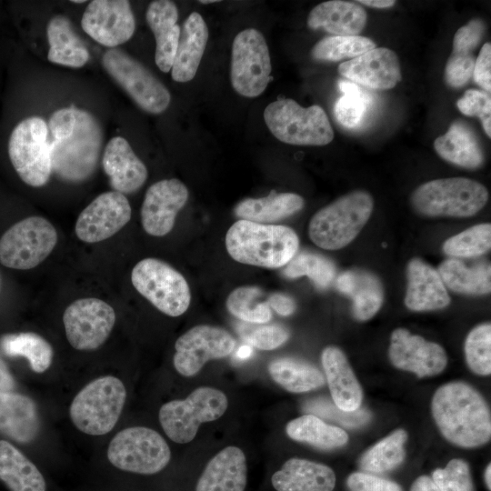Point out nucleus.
Instances as JSON below:
<instances>
[{
    "label": "nucleus",
    "instance_id": "62",
    "mask_svg": "<svg viewBox=\"0 0 491 491\" xmlns=\"http://www.w3.org/2000/svg\"><path fill=\"white\" fill-rule=\"evenodd\" d=\"M199 2H200L201 4H211V3H217V2H219V1H216V0H206V1L201 0V1H199Z\"/></svg>",
    "mask_w": 491,
    "mask_h": 491
},
{
    "label": "nucleus",
    "instance_id": "22",
    "mask_svg": "<svg viewBox=\"0 0 491 491\" xmlns=\"http://www.w3.org/2000/svg\"><path fill=\"white\" fill-rule=\"evenodd\" d=\"M102 165L113 191L123 195L137 191L147 179L146 166L122 136H115L107 142Z\"/></svg>",
    "mask_w": 491,
    "mask_h": 491
},
{
    "label": "nucleus",
    "instance_id": "26",
    "mask_svg": "<svg viewBox=\"0 0 491 491\" xmlns=\"http://www.w3.org/2000/svg\"><path fill=\"white\" fill-rule=\"evenodd\" d=\"M145 19L155 38V64L167 73L172 68L180 36L181 29L176 24L178 9L169 0L153 1L147 7Z\"/></svg>",
    "mask_w": 491,
    "mask_h": 491
},
{
    "label": "nucleus",
    "instance_id": "18",
    "mask_svg": "<svg viewBox=\"0 0 491 491\" xmlns=\"http://www.w3.org/2000/svg\"><path fill=\"white\" fill-rule=\"evenodd\" d=\"M131 214L125 195L116 191L102 193L79 214L75 225V235L85 243L108 239L130 221Z\"/></svg>",
    "mask_w": 491,
    "mask_h": 491
},
{
    "label": "nucleus",
    "instance_id": "37",
    "mask_svg": "<svg viewBox=\"0 0 491 491\" xmlns=\"http://www.w3.org/2000/svg\"><path fill=\"white\" fill-rule=\"evenodd\" d=\"M286 432L295 441L322 449L340 447L348 441V435L344 429L331 426L312 414L289 421Z\"/></svg>",
    "mask_w": 491,
    "mask_h": 491
},
{
    "label": "nucleus",
    "instance_id": "27",
    "mask_svg": "<svg viewBox=\"0 0 491 491\" xmlns=\"http://www.w3.org/2000/svg\"><path fill=\"white\" fill-rule=\"evenodd\" d=\"M276 491H333L336 475L329 466L303 458H290L271 477Z\"/></svg>",
    "mask_w": 491,
    "mask_h": 491
},
{
    "label": "nucleus",
    "instance_id": "8",
    "mask_svg": "<svg viewBox=\"0 0 491 491\" xmlns=\"http://www.w3.org/2000/svg\"><path fill=\"white\" fill-rule=\"evenodd\" d=\"M106 456L115 469L139 476H154L170 462L171 450L163 436L145 426L119 431L111 440Z\"/></svg>",
    "mask_w": 491,
    "mask_h": 491
},
{
    "label": "nucleus",
    "instance_id": "28",
    "mask_svg": "<svg viewBox=\"0 0 491 491\" xmlns=\"http://www.w3.org/2000/svg\"><path fill=\"white\" fill-rule=\"evenodd\" d=\"M208 40V28L197 12L185 19L180 31L178 45L171 68L173 80L185 83L192 80L198 69Z\"/></svg>",
    "mask_w": 491,
    "mask_h": 491
},
{
    "label": "nucleus",
    "instance_id": "32",
    "mask_svg": "<svg viewBox=\"0 0 491 491\" xmlns=\"http://www.w3.org/2000/svg\"><path fill=\"white\" fill-rule=\"evenodd\" d=\"M0 481L9 491H48L39 468L5 440H0Z\"/></svg>",
    "mask_w": 491,
    "mask_h": 491
},
{
    "label": "nucleus",
    "instance_id": "57",
    "mask_svg": "<svg viewBox=\"0 0 491 491\" xmlns=\"http://www.w3.org/2000/svg\"><path fill=\"white\" fill-rule=\"evenodd\" d=\"M267 303L270 308L283 316L292 315L296 308L295 300L291 296L282 293L272 294L268 297Z\"/></svg>",
    "mask_w": 491,
    "mask_h": 491
},
{
    "label": "nucleus",
    "instance_id": "36",
    "mask_svg": "<svg viewBox=\"0 0 491 491\" xmlns=\"http://www.w3.org/2000/svg\"><path fill=\"white\" fill-rule=\"evenodd\" d=\"M271 378L291 393L308 392L325 385V376L313 365L292 357H280L268 365Z\"/></svg>",
    "mask_w": 491,
    "mask_h": 491
},
{
    "label": "nucleus",
    "instance_id": "43",
    "mask_svg": "<svg viewBox=\"0 0 491 491\" xmlns=\"http://www.w3.org/2000/svg\"><path fill=\"white\" fill-rule=\"evenodd\" d=\"M491 247V225L471 226L445 241L443 251L453 257L468 258L487 253Z\"/></svg>",
    "mask_w": 491,
    "mask_h": 491
},
{
    "label": "nucleus",
    "instance_id": "9",
    "mask_svg": "<svg viewBox=\"0 0 491 491\" xmlns=\"http://www.w3.org/2000/svg\"><path fill=\"white\" fill-rule=\"evenodd\" d=\"M228 406L225 394L216 388L201 386L186 398L164 404L158 414L165 435L174 442L192 441L201 424L220 418Z\"/></svg>",
    "mask_w": 491,
    "mask_h": 491
},
{
    "label": "nucleus",
    "instance_id": "30",
    "mask_svg": "<svg viewBox=\"0 0 491 491\" xmlns=\"http://www.w3.org/2000/svg\"><path fill=\"white\" fill-rule=\"evenodd\" d=\"M336 286L352 299V313L359 321L372 318L383 304V285L376 275L367 271H345L337 276Z\"/></svg>",
    "mask_w": 491,
    "mask_h": 491
},
{
    "label": "nucleus",
    "instance_id": "7",
    "mask_svg": "<svg viewBox=\"0 0 491 491\" xmlns=\"http://www.w3.org/2000/svg\"><path fill=\"white\" fill-rule=\"evenodd\" d=\"M264 119L274 136L286 144L326 145L334 139L329 119L317 105L303 107L293 99H278L266 107Z\"/></svg>",
    "mask_w": 491,
    "mask_h": 491
},
{
    "label": "nucleus",
    "instance_id": "17",
    "mask_svg": "<svg viewBox=\"0 0 491 491\" xmlns=\"http://www.w3.org/2000/svg\"><path fill=\"white\" fill-rule=\"evenodd\" d=\"M81 26L98 44L115 48L133 36L135 20L126 0H94L82 15Z\"/></svg>",
    "mask_w": 491,
    "mask_h": 491
},
{
    "label": "nucleus",
    "instance_id": "35",
    "mask_svg": "<svg viewBox=\"0 0 491 491\" xmlns=\"http://www.w3.org/2000/svg\"><path fill=\"white\" fill-rule=\"evenodd\" d=\"M437 272L450 290L465 294L481 296L491 290V267L488 263L469 266L456 258L443 261Z\"/></svg>",
    "mask_w": 491,
    "mask_h": 491
},
{
    "label": "nucleus",
    "instance_id": "39",
    "mask_svg": "<svg viewBox=\"0 0 491 491\" xmlns=\"http://www.w3.org/2000/svg\"><path fill=\"white\" fill-rule=\"evenodd\" d=\"M407 434L397 429L366 450L359 460L360 467L367 472L383 473L398 466L404 460V445Z\"/></svg>",
    "mask_w": 491,
    "mask_h": 491
},
{
    "label": "nucleus",
    "instance_id": "49",
    "mask_svg": "<svg viewBox=\"0 0 491 491\" xmlns=\"http://www.w3.org/2000/svg\"><path fill=\"white\" fill-rule=\"evenodd\" d=\"M476 58L473 53L451 52L444 73L446 85L453 88L464 86L473 75Z\"/></svg>",
    "mask_w": 491,
    "mask_h": 491
},
{
    "label": "nucleus",
    "instance_id": "11",
    "mask_svg": "<svg viewBox=\"0 0 491 491\" xmlns=\"http://www.w3.org/2000/svg\"><path fill=\"white\" fill-rule=\"evenodd\" d=\"M135 290L169 316H179L189 307L191 293L181 273L157 258L139 261L131 273Z\"/></svg>",
    "mask_w": 491,
    "mask_h": 491
},
{
    "label": "nucleus",
    "instance_id": "34",
    "mask_svg": "<svg viewBox=\"0 0 491 491\" xmlns=\"http://www.w3.org/2000/svg\"><path fill=\"white\" fill-rule=\"evenodd\" d=\"M304 205L303 197L297 194L273 192L266 197L242 200L234 212L240 219L266 225L291 216Z\"/></svg>",
    "mask_w": 491,
    "mask_h": 491
},
{
    "label": "nucleus",
    "instance_id": "31",
    "mask_svg": "<svg viewBox=\"0 0 491 491\" xmlns=\"http://www.w3.org/2000/svg\"><path fill=\"white\" fill-rule=\"evenodd\" d=\"M365 9L356 3L331 0L315 6L308 15L311 29H323L334 35H358L366 23Z\"/></svg>",
    "mask_w": 491,
    "mask_h": 491
},
{
    "label": "nucleus",
    "instance_id": "6",
    "mask_svg": "<svg viewBox=\"0 0 491 491\" xmlns=\"http://www.w3.org/2000/svg\"><path fill=\"white\" fill-rule=\"evenodd\" d=\"M126 398L123 382L113 376L95 378L74 397L69 416L75 426L90 436L109 433L116 425Z\"/></svg>",
    "mask_w": 491,
    "mask_h": 491
},
{
    "label": "nucleus",
    "instance_id": "51",
    "mask_svg": "<svg viewBox=\"0 0 491 491\" xmlns=\"http://www.w3.org/2000/svg\"><path fill=\"white\" fill-rule=\"evenodd\" d=\"M290 336L286 328L279 325L262 326L255 329L247 341L260 350H273L285 344Z\"/></svg>",
    "mask_w": 491,
    "mask_h": 491
},
{
    "label": "nucleus",
    "instance_id": "58",
    "mask_svg": "<svg viewBox=\"0 0 491 491\" xmlns=\"http://www.w3.org/2000/svg\"><path fill=\"white\" fill-rule=\"evenodd\" d=\"M15 387V378L0 356V392H11Z\"/></svg>",
    "mask_w": 491,
    "mask_h": 491
},
{
    "label": "nucleus",
    "instance_id": "14",
    "mask_svg": "<svg viewBox=\"0 0 491 491\" xmlns=\"http://www.w3.org/2000/svg\"><path fill=\"white\" fill-rule=\"evenodd\" d=\"M272 66L267 44L261 32L247 28L232 44L230 80L233 88L246 97H256L270 81Z\"/></svg>",
    "mask_w": 491,
    "mask_h": 491
},
{
    "label": "nucleus",
    "instance_id": "16",
    "mask_svg": "<svg viewBox=\"0 0 491 491\" xmlns=\"http://www.w3.org/2000/svg\"><path fill=\"white\" fill-rule=\"evenodd\" d=\"M235 344L234 336L224 328L209 325L193 326L175 341L174 366L180 375L193 376L206 362L231 355Z\"/></svg>",
    "mask_w": 491,
    "mask_h": 491
},
{
    "label": "nucleus",
    "instance_id": "42",
    "mask_svg": "<svg viewBox=\"0 0 491 491\" xmlns=\"http://www.w3.org/2000/svg\"><path fill=\"white\" fill-rule=\"evenodd\" d=\"M283 275L287 278L308 276L319 288H326L334 281L336 266L326 257L309 252H302L286 265Z\"/></svg>",
    "mask_w": 491,
    "mask_h": 491
},
{
    "label": "nucleus",
    "instance_id": "10",
    "mask_svg": "<svg viewBox=\"0 0 491 491\" xmlns=\"http://www.w3.org/2000/svg\"><path fill=\"white\" fill-rule=\"evenodd\" d=\"M8 155L23 182L33 187L45 185L52 173L46 122L41 117L30 116L18 123L8 140Z\"/></svg>",
    "mask_w": 491,
    "mask_h": 491
},
{
    "label": "nucleus",
    "instance_id": "25",
    "mask_svg": "<svg viewBox=\"0 0 491 491\" xmlns=\"http://www.w3.org/2000/svg\"><path fill=\"white\" fill-rule=\"evenodd\" d=\"M321 361L334 404L345 411L358 409L363 399L362 387L344 352L328 346L322 351Z\"/></svg>",
    "mask_w": 491,
    "mask_h": 491
},
{
    "label": "nucleus",
    "instance_id": "47",
    "mask_svg": "<svg viewBox=\"0 0 491 491\" xmlns=\"http://www.w3.org/2000/svg\"><path fill=\"white\" fill-rule=\"evenodd\" d=\"M432 479L440 491H474L468 465L455 458L445 468H437Z\"/></svg>",
    "mask_w": 491,
    "mask_h": 491
},
{
    "label": "nucleus",
    "instance_id": "41",
    "mask_svg": "<svg viewBox=\"0 0 491 491\" xmlns=\"http://www.w3.org/2000/svg\"><path fill=\"white\" fill-rule=\"evenodd\" d=\"M376 47L367 37L360 35H332L319 40L311 50L317 61L336 62L353 59Z\"/></svg>",
    "mask_w": 491,
    "mask_h": 491
},
{
    "label": "nucleus",
    "instance_id": "61",
    "mask_svg": "<svg viewBox=\"0 0 491 491\" xmlns=\"http://www.w3.org/2000/svg\"><path fill=\"white\" fill-rule=\"evenodd\" d=\"M490 476H491V466L490 464L486 466V472H485V481H486V485L488 488V490L490 491L491 489V479H490Z\"/></svg>",
    "mask_w": 491,
    "mask_h": 491
},
{
    "label": "nucleus",
    "instance_id": "33",
    "mask_svg": "<svg viewBox=\"0 0 491 491\" xmlns=\"http://www.w3.org/2000/svg\"><path fill=\"white\" fill-rule=\"evenodd\" d=\"M434 148L441 158L463 168L476 169L484 162L476 135L462 122H454L446 133L435 140Z\"/></svg>",
    "mask_w": 491,
    "mask_h": 491
},
{
    "label": "nucleus",
    "instance_id": "55",
    "mask_svg": "<svg viewBox=\"0 0 491 491\" xmlns=\"http://www.w3.org/2000/svg\"><path fill=\"white\" fill-rule=\"evenodd\" d=\"M47 59L54 64L79 68L88 62L89 52L85 45H77L57 50L49 49Z\"/></svg>",
    "mask_w": 491,
    "mask_h": 491
},
{
    "label": "nucleus",
    "instance_id": "1",
    "mask_svg": "<svg viewBox=\"0 0 491 491\" xmlns=\"http://www.w3.org/2000/svg\"><path fill=\"white\" fill-rule=\"evenodd\" d=\"M433 417L450 443L466 448L477 447L491 438V415L483 396L465 382L441 386L431 402Z\"/></svg>",
    "mask_w": 491,
    "mask_h": 491
},
{
    "label": "nucleus",
    "instance_id": "44",
    "mask_svg": "<svg viewBox=\"0 0 491 491\" xmlns=\"http://www.w3.org/2000/svg\"><path fill=\"white\" fill-rule=\"evenodd\" d=\"M338 86L343 95L335 104V116L340 125L354 128L362 121L371 100L366 93L349 80L339 81Z\"/></svg>",
    "mask_w": 491,
    "mask_h": 491
},
{
    "label": "nucleus",
    "instance_id": "50",
    "mask_svg": "<svg viewBox=\"0 0 491 491\" xmlns=\"http://www.w3.org/2000/svg\"><path fill=\"white\" fill-rule=\"evenodd\" d=\"M46 36L49 49H65L72 46L85 45L74 30L71 21L65 15L52 17L46 25Z\"/></svg>",
    "mask_w": 491,
    "mask_h": 491
},
{
    "label": "nucleus",
    "instance_id": "48",
    "mask_svg": "<svg viewBox=\"0 0 491 491\" xmlns=\"http://www.w3.org/2000/svg\"><path fill=\"white\" fill-rule=\"evenodd\" d=\"M458 110L467 116H477L486 135L491 137V98L490 93L468 89L456 102Z\"/></svg>",
    "mask_w": 491,
    "mask_h": 491
},
{
    "label": "nucleus",
    "instance_id": "53",
    "mask_svg": "<svg viewBox=\"0 0 491 491\" xmlns=\"http://www.w3.org/2000/svg\"><path fill=\"white\" fill-rule=\"evenodd\" d=\"M76 123V108L63 107L55 111L48 123L51 141L67 138L74 131Z\"/></svg>",
    "mask_w": 491,
    "mask_h": 491
},
{
    "label": "nucleus",
    "instance_id": "29",
    "mask_svg": "<svg viewBox=\"0 0 491 491\" xmlns=\"http://www.w3.org/2000/svg\"><path fill=\"white\" fill-rule=\"evenodd\" d=\"M40 429L35 402L28 396L0 392V433L21 444L34 441Z\"/></svg>",
    "mask_w": 491,
    "mask_h": 491
},
{
    "label": "nucleus",
    "instance_id": "19",
    "mask_svg": "<svg viewBox=\"0 0 491 491\" xmlns=\"http://www.w3.org/2000/svg\"><path fill=\"white\" fill-rule=\"evenodd\" d=\"M388 356L396 368L412 372L418 377L438 375L447 364L446 351L441 346L411 335L405 328L393 331Z\"/></svg>",
    "mask_w": 491,
    "mask_h": 491
},
{
    "label": "nucleus",
    "instance_id": "56",
    "mask_svg": "<svg viewBox=\"0 0 491 491\" xmlns=\"http://www.w3.org/2000/svg\"><path fill=\"white\" fill-rule=\"evenodd\" d=\"M474 81L484 89L485 92L491 91V44L485 43L476 58L473 71Z\"/></svg>",
    "mask_w": 491,
    "mask_h": 491
},
{
    "label": "nucleus",
    "instance_id": "23",
    "mask_svg": "<svg viewBox=\"0 0 491 491\" xmlns=\"http://www.w3.org/2000/svg\"><path fill=\"white\" fill-rule=\"evenodd\" d=\"M407 286L405 305L416 312L446 307L450 296L437 270L419 258H412L406 266Z\"/></svg>",
    "mask_w": 491,
    "mask_h": 491
},
{
    "label": "nucleus",
    "instance_id": "4",
    "mask_svg": "<svg viewBox=\"0 0 491 491\" xmlns=\"http://www.w3.org/2000/svg\"><path fill=\"white\" fill-rule=\"evenodd\" d=\"M488 200L487 189L466 177H448L420 185L411 195L414 209L426 216L469 217Z\"/></svg>",
    "mask_w": 491,
    "mask_h": 491
},
{
    "label": "nucleus",
    "instance_id": "46",
    "mask_svg": "<svg viewBox=\"0 0 491 491\" xmlns=\"http://www.w3.org/2000/svg\"><path fill=\"white\" fill-rule=\"evenodd\" d=\"M304 409L309 414L328 418L348 427L363 426L371 418L370 413L366 409L358 408L354 411H345L324 398L306 402Z\"/></svg>",
    "mask_w": 491,
    "mask_h": 491
},
{
    "label": "nucleus",
    "instance_id": "20",
    "mask_svg": "<svg viewBox=\"0 0 491 491\" xmlns=\"http://www.w3.org/2000/svg\"><path fill=\"white\" fill-rule=\"evenodd\" d=\"M188 195L185 185L176 178L163 179L150 185L141 206L144 230L153 236L167 235Z\"/></svg>",
    "mask_w": 491,
    "mask_h": 491
},
{
    "label": "nucleus",
    "instance_id": "52",
    "mask_svg": "<svg viewBox=\"0 0 491 491\" xmlns=\"http://www.w3.org/2000/svg\"><path fill=\"white\" fill-rule=\"evenodd\" d=\"M485 30L486 26L481 19L470 20L456 32L452 52L473 53L480 44Z\"/></svg>",
    "mask_w": 491,
    "mask_h": 491
},
{
    "label": "nucleus",
    "instance_id": "59",
    "mask_svg": "<svg viewBox=\"0 0 491 491\" xmlns=\"http://www.w3.org/2000/svg\"><path fill=\"white\" fill-rule=\"evenodd\" d=\"M410 491H440L432 478L427 476L417 477L412 484Z\"/></svg>",
    "mask_w": 491,
    "mask_h": 491
},
{
    "label": "nucleus",
    "instance_id": "2",
    "mask_svg": "<svg viewBox=\"0 0 491 491\" xmlns=\"http://www.w3.org/2000/svg\"><path fill=\"white\" fill-rule=\"evenodd\" d=\"M225 244L235 261L273 269L285 266L296 256L299 238L286 225L239 219L227 230Z\"/></svg>",
    "mask_w": 491,
    "mask_h": 491
},
{
    "label": "nucleus",
    "instance_id": "15",
    "mask_svg": "<svg viewBox=\"0 0 491 491\" xmlns=\"http://www.w3.org/2000/svg\"><path fill=\"white\" fill-rule=\"evenodd\" d=\"M115 322L114 308L95 298H80L65 310L63 323L69 344L76 350L100 347L110 336Z\"/></svg>",
    "mask_w": 491,
    "mask_h": 491
},
{
    "label": "nucleus",
    "instance_id": "5",
    "mask_svg": "<svg viewBox=\"0 0 491 491\" xmlns=\"http://www.w3.org/2000/svg\"><path fill=\"white\" fill-rule=\"evenodd\" d=\"M102 143L98 121L90 113L76 108L73 133L64 140L51 141L52 171L65 181L85 180L96 168Z\"/></svg>",
    "mask_w": 491,
    "mask_h": 491
},
{
    "label": "nucleus",
    "instance_id": "24",
    "mask_svg": "<svg viewBox=\"0 0 491 491\" xmlns=\"http://www.w3.org/2000/svg\"><path fill=\"white\" fill-rule=\"evenodd\" d=\"M246 484L245 453L237 446H227L207 463L195 491H245Z\"/></svg>",
    "mask_w": 491,
    "mask_h": 491
},
{
    "label": "nucleus",
    "instance_id": "12",
    "mask_svg": "<svg viewBox=\"0 0 491 491\" xmlns=\"http://www.w3.org/2000/svg\"><path fill=\"white\" fill-rule=\"evenodd\" d=\"M102 64L140 108L155 115L166 110L171 101L169 91L139 61L115 47L105 52Z\"/></svg>",
    "mask_w": 491,
    "mask_h": 491
},
{
    "label": "nucleus",
    "instance_id": "63",
    "mask_svg": "<svg viewBox=\"0 0 491 491\" xmlns=\"http://www.w3.org/2000/svg\"><path fill=\"white\" fill-rule=\"evenodd\" d=\"M72 3H75V4H79V3H85V1H77V0H74V1H71Z\"/></svg>",
    "mask_w": 491,
    "mask_h": 491
},
{
    "label": "nucleus",
    "instance_id": "3",
    "mask_svg": "<svg viewBox=\"0 0 491 491\" xmlns=\"http://www.w3.org/2000/svg\"><path fill=\"white\" fill-rule=\"evenodd\" d=\"M371 195L355 190L318 210L308 225L310 239L326 250H337L351 243L373 211Z\"/></svg>",
    "mask_w": 491,
    "mask_h": 491
},
{
    "label": "nucleus",
    "instance_id": "40",
    "mask_svg": "<svg viewBox=\"0 0 491 491\" xmlns=\"http://www.w3.org/2000/svg\"><path fill=\"white\" fill-rule=\"evenodd\" d=\"M259 287L243 286L234 289L226 298L225 306L234 316L250 323L265 324L272 317L267 301Z\"/></svg>",
    "mask_w": 491,
    "mask_h": 491
},
{
    "label": "nucleus",
    "instance_id": "13",
    "mask_svg": "<svg viewBox=\"0 0 491 491\" xmlns=\"http://www.w3.org/2000/svg\"><path fill=\"white\" fill-rule=\"evenodd\" d=\"M57 242L54 225L41 216L26 217L12 225L0 238V263L27 270L37 266Z\"/></svg>",
    "mask_w": 491,
    "mask_h": 491
},
{
    "label": "nucleus",
    "instance_id": "38",
    "mask_svg": "<svg viewBox=\"0 0 491 491\" xmlns=\"http://www.w3.org/2000/svg\"><path fill=\"white\" fill-rule=\"evenodd\" d=\"M3 352L9 356H24L35 373L46 371L53 361L52 346L41 336L31 333L7 334L0 338Z\"/></svg>",
    "mask_w": 491,
    "mask_h": 491
},
{
    "label": "nucleus",
    "instance_id": "60",
    "mask_svg": "<svg viewBox=\"0 0 491 491\" xmlns=\"http://www.w3.org/2000/svg\"><path fill=\"white\" fill-rule=\"evenodd\" d=\"M357 3L375 8H388L396 4L394 0H358Z\"/></svg>",
    "mask_w": 491,
    "mask_h": 491
},
{
    "label": "nucleus",
    "instance_id": "45",
    "mask_svg": "<svg viewBox=\"0 0 491 491\" xmlns=\"http://www.w3.org/2000/svg\"><path fill=\"white\" fill-rule=\"evenodd\" d=\"M465 356L468 367L476 375L491 373V325L484 323L474 327L465 341Z\"/></svg>",
    "mask_w": 491,
    "mask_h": 491
},
{
    "label": "nucleus",
    "instance_id": "21",
    "mask_svg": "<svg viewBox=\"0 0 491 491\" xmlns=\"http://www.w3.org/2000/svg\"><path fill=\"white\" fill-rule=\"evenodd\" d=\"M339 74L349 81L375 90H387L401 81L397 55L386 47H375L341 63Z\"/></svg>",
    "mask_w": 491,
    "mask_h": 491
},
{
    "label": "nucleus",
    "instance_id": "54",
    "mask_svg": "<svg viewBox=\"0 0 491 491\" xmlns=\"http://www.w3.org/2000/svg\"><path fill=\"white\" fill-rule=\"evenodd\" d=\"M350 491H402L396 483L376 476L356 472L347 478Z\"/></svg>",
    "mask_w": 491,
    "mask_h": 491
}]
</instances>
